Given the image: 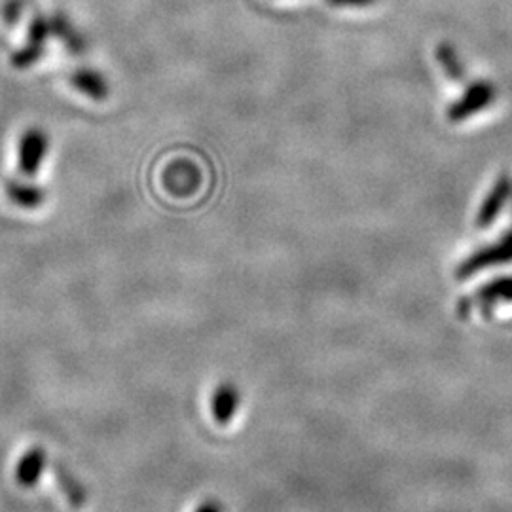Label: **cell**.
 Listing matches in <instances>:
<instances>
[{"instance_id": "52a82bcc", "label": "cell", "mask_w": 512, "mask_h": 512, "mask_svg": "<svg viewBox=\"0 0 512 512\" xmlns=\"http://www.w3.org/2000/svg\"><path fill=\"white\" fill-rule=\"evenodd\" d=\"M239 406V393L236 385L220 384L211 397V412L219 425H228L234 420Z\"/></svg>"}, {"instance_id": "7c38bea8", "label": "cell", "mask_w": 512, "mask_h": 512, "mask_svg": "<svg viewBox=\"0 0 512 512\" xmlns=\"http://www.w3.org/2000/svg\"><path fill=\"white\" fill-rule=\"evenodd\" d=\"M330 6H338V8H349V6H368L376 0H327Z\"/></svg>"}, {"instance_id": "6da1fadb", "label": "cell", "mask_w": 512, "mask_h": 512, "mask_svg": "<svg viewBox=\"0 0 512 512\" xmlns=\"http://www.w3.org/2000/svg\"><path fill=\"white\" fill-rule=\"evenodd\" d=\"M497 101V88L492 80H473L465 86L463 93L448 107L446 116L450 122L459 124L476 116L482 110L490 109Z\"/></svg>"}, {"instance_id": "30bf717a", "label": "cell", "mask_w": 512, "mask_h": 512, "mask_svg": "<svg viewBox=\"0 0 512 512\" xmlns=\"http://www.w3.org/2000/svg\"><path fill=\"white\" fill-rule=\"evenodd\" d=\"M54 475L57 484L61 486L63 494L67 497V501L73 505L74 509H80L86 503V490H84V486L74 478L73 473L69 469H65L59 463L54 465Z\"/></svg>"}, {"instance_id": "9c48e42d", "label": "cell", "mask_w": 512, "mask_h": 512, "mask_svg": "<svg viewBox=\"0 0 512 512\" xmlns=\"http://www.w3.org/2000/svg\"><path fill=\"white\" fill-rule=\"evenodd\" d=\"M435 59H437L440 69L452 82H463L465 80V65L459 57L458 50L452 44L440 42L439 46L435 48Z\"/></svg>"}, {"instance_id": "7a4b0ae2", "label": "cell", "mask_w": 512, "mask_h": 512, "mask_svg": "<svg viewBox=\"0 0 512 512\" xmlns=\"http://www.w3.org/2000/svg\"><path fill=\"white\" fill-rule=\"evenodd\" d=\"M512 262V230L492 245L480 247L473 255L467 256L456 270L458 279H469L484 270Z\"/></svg>"}, {"instance_id": "ba28073f", "label": "cell", "mask_w": 512, "mask_h": 512, "mask_svg": "<svg viewBox=\"0 0 512 512\" xmlns=\"http://www.w3.org/2000/svg\"><path fill=\"white\" fill-rule=\"evenodd\" d=\"M6 194L21 209H38L46 200V194L40 186L21 181H10L6 184Z\"/></svg>"}, {"instance_id": "277c9868", "label": "cell", "mask_w": 512, "mask_h": 512, "mask_svg": "<svg viewBox=\"0 0 512 512\" xmlns=\"http://www.w3.org/2000/svg\"><path fill=\"white\" fill-rule=\"evenodd\" d=\"M511 200L512 177L509 173H503V175L497 177L494 186L490 188V192L480 203V209L476 213V226L478 228H490Z\"/></svg>"}, {"instance_id": "8fae6325", "label": "cell", "mask_w": 512, "mask_h": 512, "mask_svg": "<svg viewBox=\"0 0 512 512\" xmlns=\"http://www.w3.org/2000/svg\"><path fill=\"white\" fill-rule=\"evenodd\" d=\"M71 82H73L76 90L90 95L95 101H101L109 93V88H107L103 76L95 73V71H76L73 78H71Z\"/></svg>"}, {"instance_id": "5b68a950", "label": "cell", "mask_w": 512, "mask_h": 512, "mask_svg": "<svg viewBox=\"0 0 512 512\" xmlns=\"http://www.w3.org/2000/svg\"><path fill=\"white\" fill-rule=\"evenodd\" d=\"M503 302H512V275H505V277H497L492 279L490 283L482 285L473 296L461 300L459 304V313L465 315L471 308H482V310H490L497 304Z\"/></svg>"}, {"instance_id": "8992f818", "label": "cell", "mask_w": 512, "mask_h": 512, "mask_svg": "<svg viewBox=\"0 0 512 512\" xmlns=\"http://www.w3.org/2000/svg\"><path fill=\"white\" fill-rule=\"evenodd\" d=\"M46 461L48 454L44 452L42 446H33L29 448L21 459H19L18 467H16V480H18L21 488H33L37 486L40 476L46 469Z\"/></svg>"}, {"instance_id": "4fadbf2b", "label": "cell", "mask_w": 512, "mask_h": 512, "mask_svg": "<svg viewBox=\"0 0 512 512\" xmlns=\"http://www.w3.org/2000/svg\"><path fill=\"white\" fill-rule=\"evenodd\" d=\"M196 512H222V507H220V503H217V501H205L203 505L198 507Z\"/></svg>"}, {"instance_id": "3957f363", "label": "cell", "mask_w": 512, "mask_h": 512, "mask_svg": "<svg viewBox=\"0 0 512 512\" xmlns=\"http://www.w3.org/2000/svg\"><path fill=\"white\" fill-rule=\"evenodd\" d=\"M50 152V137L42 128H29L19 141V171L27 179H35L38 169Z\"/></svg>"}]
</instances>
